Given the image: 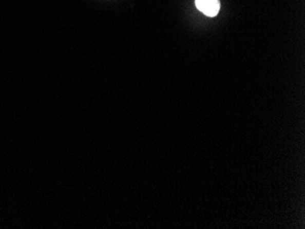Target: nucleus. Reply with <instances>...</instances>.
Instances as JSON below:
<instances>
[{
  "label": "nucleus",
  "mask_w": 305,
  "mask_h": 229,
  "mask_svg": "<svg viewBox=\"0 0 305 229\" xmlns=\"http://www.w3.org/2000/svg\"><path fill=\"white\" fill-rule=\"evenodd\" d=\"M196 6L199 11L207 16H217L220 9L219 0H196Z\"/></svg>",
  "instance_id": "f257e3e1"
}]
</instances>
